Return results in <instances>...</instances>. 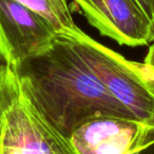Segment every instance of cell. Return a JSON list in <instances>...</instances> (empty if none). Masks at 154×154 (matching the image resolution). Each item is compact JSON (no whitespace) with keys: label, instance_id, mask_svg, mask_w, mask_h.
<instances>
[{"label":"cell","instance_id":"cell-1","mask_svg":"<svg viewBox=\"0 0 154 154\" xmlns=\"http://www.w3.org/2000/svg\"><path fill=\"white\" fill-rule=\"evenodd\" d=\"M21 86L47 120L64 137L100 116L137 119L91 71L66 35L45 53L14 68Z\"/></svg>","mask_w":154,"mask_h":154},{"label":"cell","instance_id":"cell-2","mask_svg":"<svg viewBox=\"0 0 154 154\" xmlns=\"http://www.w3.org/2000/svg\"><path fill=\"white\" fill-rule=\"evenodd\" d=\"M0 154H77L42 115L13 66L0 64Z\"/></svg>","mask_w":154,"mask_h":154},{"label":"cell","instance_id":"cell-3","mask_svg":"<svg viewBox=\"0 0 154 154\" xmlns=\"http://www.w3.org/2000/svg\"><path fill=\"white\" fill-rule=\"evenodd\" d=\"M68 37L108 91L138 120L154 124V82L143 74L139 62L126 59L85 32Z\"/></svg>","mask_w":154,"mask_h":154},{"label":"cell","instance_id":"cell-4","mask_svg":"<svg viewBox=\"0 0 154 154\" xmlns=\"http://www.w3.org/2000/svg\"><path fill=\"white\" fill-rule=\"evenodd\" d=\"M56 35L38 13L15 0H0V61L15 68L49 51Z\"/></svg>","mask_w":154,"mask_h":154},{"label":"cell","instance_id":"cell-5","mask_svg":"<svg viewBox=\"0 0 154 154\" xmlns=\"http://www.w3.org/2000/svg\"><path fill=\"white\" fill-rule=\"evenodd\" d=\"M69 139L77 154H131L154 143V124L100 116L78 127Z\"/></svg>","mask_w":154,"mask_h":154},{"label":"cell","instance_id":"cell-6","mask_svg":"<svg viewBox=\"0 0 154 154\" xmlns=\"http://www.w3.org/2000/svg\"><path fill=\"white\" fill-rule=\"evenodd\" d=\"M101 35L128 47L152 42V22L135 0H73Z\"/></svg>","mask_w":154,"mask_h":154},{"label":"cell","instance_id":"cell-7","mask_svg":"<svg viewBox=\"0 0 154 154\" xmlns=\"http://www.w3.org/2000/svg\"><path fill=\"white\" fill-rule=\"evenodd\" d=\"M38 13L50 22L57 34L73 36L82 33L74 22L66 0H15Z\"/></svg>","mask_w":154,"mask_h":154},{"label":"cell","instance_id":"cell-8","mask_svg":"<svg viewBox=\"0 0 154 154\" xmlns=\"http://www.w3.org/2000/svg\"><path fill=\"white\" fill-rule=\"evenodd\" d=\"M135 1L140 5V8L145 11L152 22V0H135Z\"/></svg>","mask_w":154,"mask_h":154},{"label":"cell","instance_id":"cell-9","mask_svg":"<svg viewBox=\"0 0 154 154\" xmlns=\"http://www.w3.org/2000/svg\"><path fill=\"white\" fill-rule=\"evenodd\" d=\"M143 63L148 66L154 68V41H153V45L149 48V51H148V54L145 58V61Z\"/></svg>","mask_w":154,"mask_h":154},{"label":"cell","instance_id":"cell-10","mask_svg":"<svg viewBox=\"0 0 154 154\" xmlns=\"http://www.w3.org/2000/svg\"><path fill=\"white\" fill-rule=\"evenodd\" d=\"M139 66H140L143 74H145L146 76L149 78V79H151L152 82H154V68L148 66H146V64H143V63H139Z\"/></svg>","mask_w":154,"mask_h":154},{"label":"cell","instance_id":"cell-11","mask_svg":"<svg viewBox=\"0 0 154 154\" xmlns=\"http://www.w3.org/2000/svg\"><path fill=\"white\" fill-rule=\"evenodd\" d=\"M139 154H154V143H152V145H150L149 147L140 150Z\"/></svg>","mask_w":154,"mask_h":154},{"label":"cell","instance_id":"cell-12","mask_svg":"<svg viewBox=\"0 0 154 154\" xmlns=\"http://www.w3.org/2000/svg\"><path fill=\"white\" fill-rule=\"evenodd\" d=\"M152 41H154V0H152Z\"/></svg>","mask_w":154,"mask_h":154},{"label":"cell","instance_id":"cell-13","mask_svg":"<svg viewBox=\"0 0 154 154\" xmlns=\"http://www.w3.org/2000/svg\"><path fill=\"white\" fill-rule=\"evenodd\" d=\"M131 154H139V151H137V152H133V153H131Z\"/></svg>","mask_w":154,"mask_h":154}]
</instances>
